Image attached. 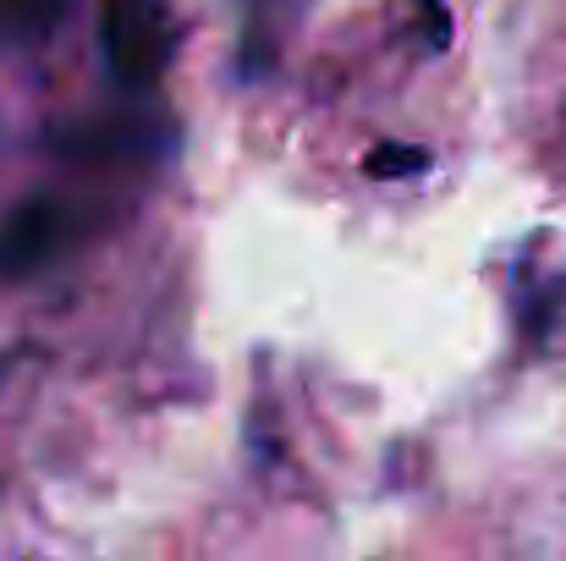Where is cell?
Returning <instances> with one entry per match:
<instances>
[{
    "label": "cell",
    "instance_id": "cell-2",
    "mask_svg": "<svg viewBox=\"0 0 566 561\" xmlns=\"http://www.w3.org/2000/svg\"><path fill=\"white\" fill-rule=\"evenodd\" d=\"M423 149H375L369 155V172L375 177H407V172H423Z\"/></svg>",
    "mask_w": 566,
    "mask_h": 561
},
{
    "label": "cell",
    "instance_id": "cell-1",
    "mask_svg": "<svg viewBox=\"0 0 566 561\" xmlns=\"http://www.w3.org/2000/svg\"><path fill=\"white\" fill-rule=\"evenodd\" d=\"M534 325H528V336L534 342H545V347H566V281L556 287H545V298L534 303Z\"/></svg>",
    "mask_w": 566,
    "mask_h": 561
}]
</instances>
